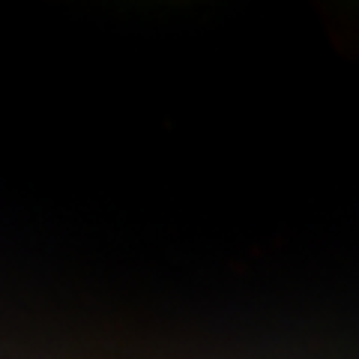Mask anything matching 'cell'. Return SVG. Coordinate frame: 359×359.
Segmentation results:
<instances>
[]
</instances>
